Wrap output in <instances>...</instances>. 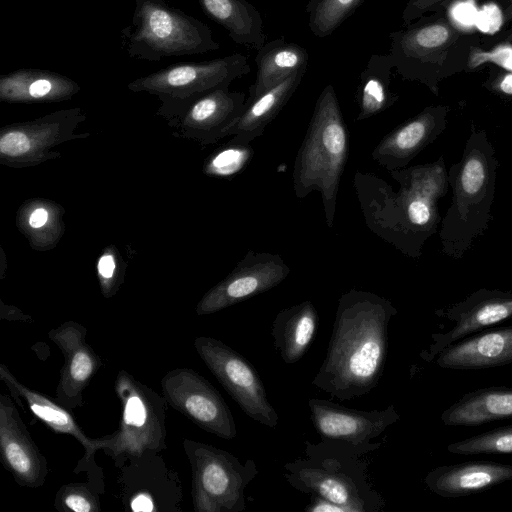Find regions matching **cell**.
Segmentation results:
<instances>
[{
	"instance_id": "cell-11",
	"label": "cell",
	"mask_w": 512,
	"mask_h": 512,
	"mask_svg": "<svg viewBox=\"0 0 512 512\" xmlns=\"http://www.w3.org/2000/svg\"><path fill=\"white\" fill-rule=\"evenodd\" d=\"M161 452L147 451L124 459L117 467V496L126 511L182 512L184 491L179 473Z\"/></svg>"
},
{
	"instance_id": "cell-13",
	"label": "cell",
	"mask_w": 512,
	"mask_h": 512,
	"mask_svg": "<svg viewBox=\"0 0 512 512\" xmlns=\"http://www.w3.org/2000/svg\"><path fill=\"white\" fill-rule=\"evenodd\" d=\"M160 384L168 405L195 425L224 440L237 436L230 408L218 390L198 372L175 368L163 376Z\"/></svg>"
},
{
	"instance_id": "cell-27",
	"label": "cell",
	"mask_w": 512,
	"mask_h": 512,
	"mask_svg": "<svg viewBox=\"0 0 512 512\" xmlns=\"http://www.w3.org/2000/svg\"><path fill=\"white\" fill-rule=\"evenodd\" d=\"M508 418H512V387L504 386L470 391L440 417L447 426H478Z\"/></svg>"
},
{
	"instance_id": "cell-17",
	"label": "cell",
	"mask_w": 512,
	"mask_h": 512,
	"mask_svg": "<svg viewBox=\"0 0 512 512\" xmlns=\"http://www.w3.org/2000/svg\"><path fill=\"white\" fill-rule=\"evenodd\" d=\"M435 314L455 325L446 333L432 334L428 351L421 356L430 361L451 344L512 317V291L481 288L464 300Z\"/></svg>"
},
{
	"instance_id": "cell-6",
	"label": "cell",
	"mask_w": 512,
	"mask_h": 512,
	"mask_svg": "<svg viewBox=\"0 0 512 512\" xmlns=\"http://www.w3.org/2000/svg\"><path fill=\"white\" fill-rule=\"evenodd\" d=\"M469 34L441 13L425 15L389 34L388 56L404 80L438 95L440 82L468 65L473 48Z\"/></svg>"
},
{
	"instance_id": "cell-15",
	"label": "cell",
	"mask_w": 512,
	"mask_h": 512,
	"mask_svg": "<svg viewBox=\"0 0 512 512\" xmlns=\"http://www.w3.org/2000/svg\"><path fill=\"white\" fill-rule=\"evenodd\" d=\"M0 380L9 390L13 400L27 409L55 433L74 437L84 448L83 458L78 462L75 473L87 471L89 481L104 487L103 472L95 462L98 450H108L112 444V434L102 438H90L75 420L70 410L56 398L36 391L20 382L5 364L0 365Z\"/></svg>"
},
{
	"instance_id": "cell-26",
	"label": "cell",
	"mask_w": 512,
	"mask_h": 512,
	"mask_svg": "<svg viewBox=\"0 0 512 512\" xmlns=\"http://www.w3.org/2000/svg\"><path fill=\"white\" fill-rule=\"evenodd\" d=\"M243 92L219 88L195 100L188 106V122L202 130L209 141L230 135L246 106Z\"/></svg>"
},
{
	"instance_id": "cell-29",
	"label": "cell",
	"mask_w": 512,
	"mask_h": 512,
	"mask_svg": "<svg viewBox=\"0 0 512 512\" xmlns=\"http://www.w3.org/2000/svg\"><path fill=\"white\" fill-rule=\"evenodd\" d=\"M305 73L298 72L255 99L246 102L243 114L231 131L234 135L231 141L250 144L257 137L262 136L266 126L292 97Z\"/></svg>"
},
{
	"instance_id": "cell-4",
	"label": "cell",
	"mask_w": 512,
	"mask_h": 512,
	"mask_svg": "<svg viewBox=\"0 0 512 512\" xmlns=\"http://www.w3.org/2000/svg\"><path fill=\"white\" fill-rule=\"evenodd\" d=\"M349 154V131L334 87L328 84L317 98L292 172L297 198L313 191L322 197L325 222L333 227L337 195Z\"/></svg>"
},
{
	"instance_id": "cell-28",
	"label": "cell",
	"mask_w": 512,
	"mask_h": 512,
	"mask_svg": "<svg viewBox=\"0 0 512 512\" xmlns=\"http://www.w3.org/2000/svg\"><path fill=\"white\" fill-rule=\"evenodd\" d=\"M205 14L236 44L259 50L265 43L259 10L248 0H197Z\"/></svg>"
},
{
	"instance_id": "cell-40",
	"label": "cell",
	"mask_w": 512,
	"mask_h": 512,
	"mask_svg": "<svg viewBox=\"0 0 512 512\" xmlns=\"http://www.w3.org/2000/svg\"><path fill=\"white\" fill-rule=\"evenodd\" d=\"M305 510L309 512H344L340 506L317 496L312 497L311 505Z\"/></svg>"
},
{
	"instance_id": "cell-8",
	"label": "cell",
	"mask_w": 512,
	"mask_h": 512,
	"mask_svg": "<svg viewBox=\"0 0 512 512\" xmlns=\"http://www.w3.org/2000/svg\"><path fill=\"white\" fill-rule=\"evenodd\" d=\"M183 449L191 467L194 511H244L245 490L259 473L255 461L242 463L226 450L187 438Z\"/></svg>"
},
{
	"instance_id": "cell-23",
	"label": "cell",
	"mask_w": 512,
	"mask_h": 512,
	"mask_svg": "<svg viewBox=\"0 0 512 512\" xmlns=\"http://www.w3.org/2000/svg\"><path fill=\"white\" fill-rule=\"evenodd\" d=\"M309 62L307 50L283 37L273 39L257 50L256 77L249 87L246 102L280 84L298 72H306Z\"/></svg>"
},
{
	"instance_id": "cell-37",
	"label": "cell",
	"mask_w": 512,
	"mask_h": 512,
	"mask_svg": "<svg viewBox=\"0 0 512 512\" xmlns=\"http://www.w3.org/2000/svg\"><path fill=\"white\" fill-rule=\"evenodd\" d=\"M31 147L28 136L20 131H12L2 135L0 138V152L6 156H20L25 154Z\"/></svg>"
},
{
	"instance_id": "cell-16",
	"label": "cell",
	"mask_w": 512,
	"mask_h": 512,
	"mask_svg": "<svg viewBox=\"0 0 512 512\" xmlns=\"http://www.w3.org/2000/svg\"><path fill=\"white\" fill-rule=\"evenodd\" d=\"M289 266L278 254L248 251L235 269L199 302L198 315H207L264 293L286 279Z\"/></svg>"
},
{
	"instance_id": "cell-7",
	"label": "cell",
	"mask_w": 512,
	"mask_h": 512,
	"mask_svg": "<svg viewBox=\"0 0 512 512\" xmlns=\"http://www.w3.org/2000/svg\"><path fill=\"white\" fill-rule=\"evenodd\" d=\"M131 24L121 30L129 57L157 62L220 48L208 25L166 0H134Z\"/></svg>"
},
{
	"instance_id": "cell-34",
	"label": "cell",
	"mask_w": 512,
	"mask_h": 512,
	"mask_svg": "<svg viewBox=\"0 0 512 512\" xmlns=\"http://www.w3.org/2000/svg\"><path fill=\"white\" fill-rule=\"evenodd\" d=\"M254 150L250 144L230 142L211 159L209 170L218 176H231L242 171L251 161Z\"/></svg>"
},
{
	"instance_id": "cell-25",
	"label": "cell",
	"mask_w": 512,
	"mask_h": 512,
	"mask_svg": "<svg viewBox=\"0 0 512 512\" xmlns=\"http://www.w3.org/2000/svg\"><path fill=\"white\" fill-rule=\"evenodd\" d=\"M78 90L72 79L44 69H19L0 77V97L6 101H58Z\"/></svg>"
},
{
	"instance_id": "cell-22",
	"label": "cell",
	"mask_w": 512,
	"mask_h": 512,
	"mask_svg": "<svg viewBox=\"0 0 512 512\" xmlns=\"http://www.w3.org/2000/svg\"><path fill=\"white\" fill-rule=\"evenodd\" d=\"M436 357V364L447 369H484L511 364L512 326L463 338Z\"/></svg>"
},
{
	"instance_id": "cell-21",
	"label": "cell",
	"mask_w": 512,
	"mask_h": 512,
	"mask_svg": "<svg viewBox=\"0 0 512 512\" xmlns=\"http://www.w3.org/2000/svg\"><path fill=\"white\" fill-rule=\"evenodd\" d=\"M512 480V464L467 461L441 465L424 478L428 489L445 498L469 496Z\"/></svg>"
},
{
	"instance_id": "cell-43",
	"label": "cell",
	"mask_w": 512,
	"mask_h": 512,
	"mask_svg": "<svg viewBox=\"0 0 512 512\" xmlns=\"http://www.w3.org/2000/svg\"><path fill=\"white\" fill-rule=\"evenodd\" d=\"M48 213L45 209H36L30 216L29 224L33 228H40L46 224Z\"/></svg>"
},
{
	"instance_id": "cell-41",
	"label": "cell",
	"mask_w": 512,
	"mask_h": 512,
	"mask_svg": "<svg viewBox=\"0 0 512 512\" xmlns=\"http://www.w3.org/2000/svg\"><path fill=\"white\" fill-rule=\"evenodd\" d=\"M115 270V263L111 255L102 256L98 263V272L104 279H110Z\"/></svg>"
},
{
	"instance_id": "cell-32",
	"label": "cell",
	"mask_w": 512,
	"mask_h": 512,
	"mask_svg": "<svg viewBox=\"0 0 512 512\" xmlns=\"http://www.w3.org/2000/svg\"><path fill=\"white\" fill-rule=\"evenodd\" d=\"M450 453L458 455L512 454V424L451 443Z\"/></svg>"
},
{
	"instance_id": "cell-2",
	"label": "cell",
	"mask_w": 512,
	"mask_h": 512,
	"mask_svg": "<svg viewBox=\"0 0 512 512\" xmlns=\"http://www.w3.org/2000/svg\"><path fill=\"white\" fill-rule=\"evenodd\" d=\"M390 175L399 183L397 192L373 174L356 172L354 186L365 222L401 253L417 259L442 220L437 202L450 187L444 157Z\"/></svg>"
},
{
	"instance_id": "cell-3",
	"label": "cell",
	"mask_w": 512,
	"mask_h": 512,
	"mask_svg": "<svg viewBox=\"0 0 512 512\" xmlns=\"http://www.w3.org/2000/svg\"><path fill=\"white\" fill-rule=\"evenodd\" d=\"M498 160L487 132L471 126L462 157L447 170L452 202L441 220V251L459 260L492 219Z\"/></svg>"
},
{
	"instance_id": "cell-20",
	"label": "cell",
	"mask_w": 512,
	"mask_h": 512,
	"mask_svg": "<svg viewBox=\"0 0 512 512\" xmlns=\"http://www.w3.org/2000/svg\"><path fill=\"white\" fill-rule=\"evenodd\" d=\"M449 107L434 105L400 124L375 146L372 158L389 172L405 168L446 129Z\"/></svg>"
},
{
	"instance_id": "cell-36",
	"label": "cell",
	"mask_w": 512,
	"mask_h": 512,
	"mask_svg": "<svg viewBox=\"0 0 512 512\" xmlns=\"http://www.w3.org/2000/svg\"><path fill=\"white\" fill-rule=\"evenodd\" d=\"M449 18L460 29L471 32L475 25L478 11L471 0H457L450 7Z\"/></svg>"
},
{
	"instance_id": "cell-9",
	"label": "cell",
	"mask_w": 512,
	"mask_h": 512,
	"mask_svg": "<svg viewBox=\"0 0 512 512\" xmlns=\"http://www.w3.org/2000/svg\"><path fill=\"white\" fill-rule=\"evenodd\" d=\"M114 389L122 412L119 428L112 433V444L106 453L115 466L127 457L166 450L168 403L164 396L126 370L118 372Z\"/></svg>"
},
{
	"instance_id": "cell-14",
	"label": "cell",
	"mask_w": 512,
	"mask_h": 512,
	"mask_svg": "<svg viewBox=\"0 0 512 512\" xmlns=\"http://www.w3.org/2000/svg\"><path fill=\"white\" fill-rule=\"evenodd\" d=\"M308 408L321 439L342 441L360 456L381 447L374 440L400 419L394 405L370 411L341 406L331 400L310 398Z\"/></svg>"
},
{
	"instance_id": "cell-30",
	"label": "cell",
	"mask_w": 512,
	"mask_h": 512,
	"mask_svg": "<svg viewBox=\"0 0 512 512\" xmlns=\"http://www.w3.org/2000/svg\"><path fill=\"white\" fill-rule=\"evenodd\" d=\"M392 62L388 54H373L360 74L356 92L359 108L357 121H362L390 108L399 96L391 90Z\"/></svg>"
},
{
	"instance_id": "cell-33",
	"label": "cell",
	"mask_w": 512,
	"mask_h": 512,
	"mask_svg": "<svg viewBox=\"0 0 512 512\" xmlns=\"http://www.w3.org/2000/svg\"><path fill=\"white\" fill-rule=\"evenodd\" d=\"M104 488L91 482H73L60 487L54 507L60 512H100V496Z\"/></svg>"
},
{
	"instance_id": "cell-31",
	"label": "cell",
	"mask_w": 512,
	"mask_h": 512,
	"mask_svg": "<svg viewBox=\"0 0 512 512\" xmlns=\"http://www.w3.org/2000/svg\"><path fill=\"white\" fill-rule=\"evenodd\" d=\"M365 0H307L305 11L311 33L324 38L339 28Z\"/></svg>"
},
{
	"instance_id": "cell-24",
	"label": "cell",
	"mask_w": 512,
	"mask_h": 512,
	"mask_svg": "<svg viewBox=\"0 0 512 512\" xmlns=\"http://www.w3.org/2000/svg\"><path fill=\"white\" fill-rule=\"evenodd\" d=\"M319 315L314 304L305 300L282 309L272 324L274 346L286 364L298 362L316 336Z\"/></svg>"
},
{
	"instance_id": "cell-10",
	"label": "cell",
	"mask_w": 512,
	"mask_h": 512,
	"mask_svg": "<svg viewBox=\"0 0 512 512\" xmlns=\"http://www.w3.org/2000/svg\"><path fill=\"white\" fill-rule=\"evenodd\" d=\"M249 72L247 56L234 53L207 61L177 63L135 79L128 88L157 95L165 107L188 108L203 95L229 87Z\"/></svg>"
},
{
	"instance_id": "cell-12",
	"label": "cell",
	"mask_w": 512,
	"mask_h": 512,
	"mask_svg": "<svg viewBox=\"0 0 512 512\" xmlns=\"http://www.w3.org/2000/svg\"><path fill=\"white\" fill-rule=\"evenodd\" d=\"M194 347L206 367L249 418L269 428L278 425V413L268 399L259 374L240 353L209 336L196 337Z\"/></svg>"
},
{
	"instance_id": "cell-42",
	"label": "cell",
	"mask_w": 512,
	"mask_h": 512,
	"mask_svg": "<svg viewBox=\"0 0 512 512\" xmlns=\"http://www.w3.org/2000/svg\"><path fill=\"white\" fill-rule=\"evenodd\" d=\"M501 2L503 25H507L510 22H512V0H501ZM505 41L507 43H512V28L509 30V33L507 34Z\"/></svg>"
},
{
	"instance_id": "cell-35",
	"label": "cell",
	"mask_w": 512,
	"mask_h": 512,
	"mask_svg": "<svg viewBox=\"0 0 512 512\" xmlns=\"http://www.w3.org/2000/svg\"><path fill=\"white\" fill-rule=\"evenodd\" d=\"M456 1L408 0L402 12V21L404 25H407L422 16L442 13Z\"/></svg>"
},
{
	"instance_id": "cell-19",
	"label": "cell",
	"mask_w": 512,
	"mask_h": 512,
	"mask_svg": "<svg viewBox=\"0 0 512 512\" xmlns=\"http://www.w3.org/2000/svg\"><path fill=\"white\" fill-rule=\"evenodd\" d=\"M12 399L11 395L0 394L1 462L21 487L39 488L49 473L48 462Z\"/></svg>"
},
{
	"instance_id": "cell-1",
	"label": "cell",
	"mask_w": 512,
	"mask_h": 512,
	"mask_svg": "<svg viewBox=\"0 0 512 512\" xmlns=\"http://www.w3.org/2000/svg\"><path fill=\"white\" fill-rule=\"evenodd\" d=\"M396 314L391 301L375 293L351 289L342 294L312 385L340 401L371 392L383 375L389 323Z\"/></svg>"
},
{
	"instance_id": "cell-38",
	"label": "cell",
	"mask_w": 512,
	"mask_h": 512,
	"mask_svg": "<svg viewBox=\"0 0 512 512\" xmlns=\"http://www.w3.org/2000/svg\"><path fill=\"white\" fill-rule=\"evenodd\" d=\"M475 25L478 30L491 33L503 25L501 9L494 4H487L478 11Z\"/></svg>"
},
{
	"instance_id": "cell-5",
	"label": "cell",
	"mask_w": 512,
	"mask_h": 512,
	"mask_svg": "<svg viewBox=\"0 0 512 512\" xmlns=\"http://www.w3.org/2000/svg\"><path fill=\"white\" fill-rule=\"evenodd\" d=\"M296 490L340 506L344 512H379L385 503L367 478V464L345 442L305 441V456L284 465Z\"/></svg>"
},
{
	"instance_id": "cell-39",
	"label": "cell",
	"mask_w": 512,
	"mask_h": 512,
	"mask_svg": "<svg viewBox=\"0 0 512 512\" xmlns=\"http://www.w3.org/2000/svg\"><path fill=\"white\" fill-rule=\"evenodd\" d=\"M484 86L492 93L512 99V71H502L485 82Z\"/></svg>"
},
{
	"instance_id": "cell-18",
	"label": "cell",
	"mask_w": 512,
	"mask_h": 512,
	"mask_svg": "<svg viewBox=\"0 0 512 512\" xmlns=\"http://www.w3.org/2000/svg\"><path fill=\"white\" fill-rule=\"evenodd\" d=\"M86 335L87 329L72 320L48 332V338L64 356L55 398L69 410L84 405L83 392L103 365L102 359L87 343Z\"/></svg>"
}]
</instances>
